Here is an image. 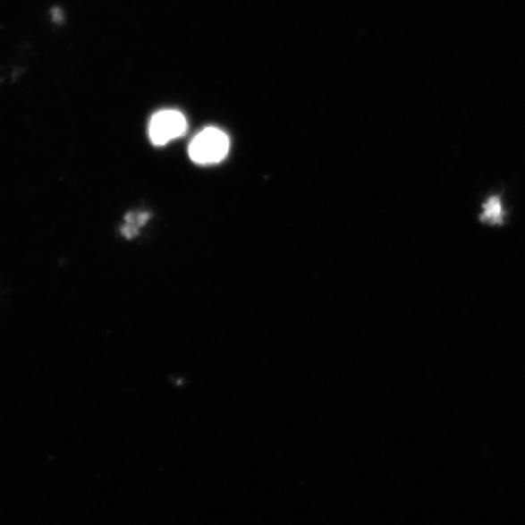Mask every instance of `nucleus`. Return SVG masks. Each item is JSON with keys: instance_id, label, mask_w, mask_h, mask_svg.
<instances>
[{"instance_id": "obj_1", "label": "nucleus", "mask_w": 525, "mask_h": 525, "mask_svg": "<svg viewBox=\"0 0 525 525\" xmlns=\"http://www.w3.org/2000/svg\"><path fill=\"white\" fill-rule=\"evenodd\" d=\"M229 148L230 140L224 131L207 128L190 143L189 155L199 165L216 164L226 157Z\"/></svg>"}, {"instance_id": "obj_2", "label": "nucleus", "mask_w": 525, "mask_h": 525, "mask_svg": "<svg viewBox=\"0 0 525 525\" xmlns=\"http://www.w3.org/2000/svg\"><path fill=\"white\" fill-rule=\"evenodd\" d=\"M187 130L184 115L176 110H163L156 114L149 124V137L155 145H165L180 138Z\"/></svg>"}, {"instance_id": "obj_3", "label": "nucleus", "mask_w": 525, "mask_h": 525, "mask_svg": "<svg viewBox=\"0 0 525 525\" xmlns=\"http://www.w3.org/2000/svg\"><path fill=\"white\" fill-rule=\"evenodd\" d=\"M503 211L501 200L498 197H493L487 200L484 205V212L480 220L491 223V224H500L503 221Z\"/></svg>"}, {"instance_id": "obj_4", "label": "nucleus", "mask_w": 525, "mask_h": 525, "mask_svg": "<svg viewBox=\"0 0 525 525\" xmlns=\"http://www.w3.org/2000/svg\"><path fill=\"white\" fill-rule=\"evenodd\" d=\"M148 218V215H139L137 216L130 215L127 217V225L123 228V233H124L125 236L131 238L133 234L137 233V230L140 226L144 224V222L147 221Z\"/></svg>"}]
</instances>
